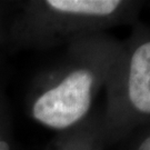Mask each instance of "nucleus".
I'll use <instances>...</instances> for the list:
<instances>
[{
    "instance_id": "1",
    "label": "nucleus",
    "mask_w": 150,
    "mask_h": 150,
    "mask_svg": "<svg viewBox=\"0 0 150 150\" xmlns=\"http://www.w3.org/2000/svg\"><path fill=\"white\" fill-rule=\"evenodd\" d=\"M92 83L93 75L89 70H75L36 100L33 118L54 129L68 128L78 122L89 111Z\"/></svg>"
},
{
    "instance_id": "2",
    "label": "nucleus",
    "mask_w": 150,
    "mask_h": 150,
    "mask_svg": "<svg viewBox=\"0 0 150 150\" xmlns=\"http://www.w3.org/2000/svg\"><path fill=\"white\" fill-rule=\"evenodd\" d=\"M128 89L132 106L150 113V41L139 46L131 57Z\"/></svg>"
},
{
    "instance_id": "3",
    "label": "nucleus",
    "mask_w": 150,
    "mask_h": 150,
    "mask_svg": "<svg viewBox=\"0 0 150 150\" xmlns=\"http://www.w3.org/2000/svg\"><path fill=\"white\" fill-rule=\"evenodd\" d=\"M47 5L54 10L87 16H108L120 5L118 0H48Z\"/></svg>"
},
{
    "instance_id": "4",
    "label": "nucleus",
    "mask_w": 150,
    "mask_h": 150,
    "mask_svg": "<svg viewBox=\"0 0 150 150\" xmlns=\"http://www.w3.org/2000/svg\"><path fill=\"white\" fill-rule=\"evenodd\" d=\"M138 150H150V136L142 141V144L140 145Z\"/></svg>"
},
{
    "instance_id": "5",
    "label": "nucleus",
    "mask_w": 150,
    "mask_h": 150,
    "mask_svg": "<svg viewBox=\"0 0 150 150\" xmlns=\"http://www.w3.org/2000/svg\"><path fill=\"white\" fill-rule=\"evenodd\" d=\"M0 150H10V147H9V145L6 141L1 140L0 141Z\"/></svg>"
},
{
    "instance_id": "6",
    "label": "nucleus",
    "mask_w": 150,
    "mask_h": 150,
    "mask_svg": "<svg viewBox=\"0 0 150 150\" xmlns=\"http://www.w3.org/2000/svg\"><path fill=\"white\" fill-rule=\"evenodd\" d=\"M0 141H1V139H0Z\"/></svg>"
}]
</instances>
